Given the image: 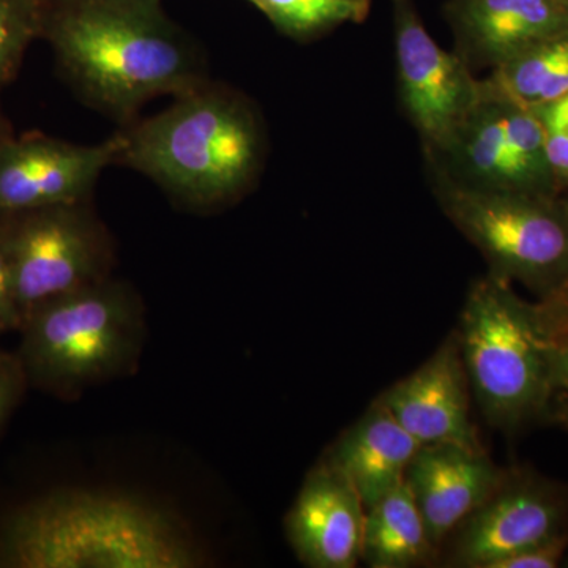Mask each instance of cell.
<instances>
[{
	"mask_svg": "<svg viewBox=\"0 0 568 568\" xmlns=\"http://www.w3.org/2000/svg\"><path fill=\"white\" fill-rule=\"evenodd\" d=\"M41 39L82 102L123 126L149 100L207 81L200 48L162 0H47Z\"/></svg>",
	"mask_w": 568,
	"mask_h": 568,
	"instance_id": "cell-1",
	"label": "cell"
},
{
	"mask_svg": "<svg viewBox=\"0 0 568 568\" xmlns=\"http://www.w3.org/2000/svg\"><path fill=\"white\" fill-rule=\"evenodd\" d=\"M205 560L174 515L121 493L55 489L0 521L2 568H194Z\"/></svg>",
	"mask_w": 568,
	"mask_h": 568,
	"instance_id": "cell-2",
	"label": "cell"
},
{
	"mask_svg": "<svg viewBox=\"0 0 568 568\" xmlns=\"http://www.w3.org/2000/svg\"><path fill=\"white\" fill-rule=\"evenodd\" d=\"M118 166L155 182L190 211L212 212L241 200L261 170L264 136L241 93L204 81L119 132Z\"/></svg>",
	"mask_w": 568,
	"mask_h": 568,
	"instance_id": "cell-3",
	"label": "cell"
},
{
	"mask_svg": "<svg viewBox=\"0 0 568 568\" xmlns=\"http://www.w3.org/2000/svg\"><path fill=\"white\" fill-rule=\"evenodd\" d=\"M17 354L29 387L77 399L140 364L145 308L123 280H103L52 298L26 316Z\"/></svg>",
	"mask_w": 568,
	"mask_h": 568,
	"instance_id": "cell-4",
	"label": "cell"
},
{
	"mask_svg": "<svg viewBox=\"0 0 568 568\" xmlns=\"http://www.w3.org/2000/svg\"><path fill=\"white\" fill-rule=\"evenodd\" d=\"M470 392L489 426L515 436L549 424L556 392L536 305L493 275L473 283L457 327Z\"/></svg>",
	"mask_w": 568,
	"mask_h": 568,
	"instance_id": "cell-5",
	"label": "cell"
},
{
	"mask_svg": "<svg viewBox=\"0 0 568 568\" xmlns=\"http://www.w3.org/2000/svg\"><path fill=\"white\" fill-rule=\"evenodd\" d=\"M440 209L489 267L537 301L568 278V212L558 196L463 189L433 179Z\"/></svg>",
	"mask_w": 568,
	"mask_h": 568,
	"instance_id": "cell-6",
	"label": "cell"
},
{
	"mask_svg": "<svg viewBox=\"0 0 568 568\" xmlns=\"http://www.w3.org/2000/svg\"><path fill=\"white\" fill-rule=\"evenodd\" d=\"M426 159L433 179L463 189L559 194L536 114L488 80L465 121Z\"/></svg>",
	"mask_w": 568,
	"mask_h": 568,
	"instance_id": "cell-7",
	"label": "cell"
},
{
	"mask_svg": "<svg viewBox=\"0 0 568 568\" xmlns=\"http://www.w3.org/2000/svg\"><path fill=\"white\" fill-rule=\"evenodd\" d=\"M3 216L22 323L52 298L112 276L114 242L91 201Z\"/></svg>",
	"mask_w": 568,
	"mask_h": 568,
	"instance_id": "cell-8",
	"label": "cell"
},
{
	"mask_svg": "<svg viewBox=\"0 0 568 568\" xmlns=\"http://www.w3.org/2000/svg\"><path fill=\"white\" fill-rule=\"evenodd\" d=\"M568 529V484L529 465L504 470L499 484L444 541L437 566L489 568Z\"/></svg>",
	"mask_w": 568,
	"mask_h": 568,
	"instance_id": "cell-9",
	"label": "cell"
},
{
	"mask_svg": "<svg viewBox=\"0 0 568 568\" xmlns=\"http://www.w3.org/2000/svg\"><path fill=\"white\" fill-rule=\"evenodd\" d=\"M394 9L399 93L425 153L436 151L457 130L481 95V81L459 54L426 32L413 0H390Z\"/></svg>",
	"mask_w": 568,
	"mask_h": 568,
	"instance_id": "cell-10",
	"label": "cell"
},
{
	"mask_svg": "<svg viewBox=\"0 0 568 568\" xmlns=\"http://www.w3.org/2000/svg\"><path fill=\"white\" fill-rule=\"evenodd\" d=\"M119 134L81 145L47 134L11 136L0 145V215L91 201L108 166L118 162Z\"/></svg>",
	"mask_w": 568,
	"mask_h": 568,
	"instance_id": "cell-11",
	"label": "cell"
},
{
	"mask_svg": "<svg viewBox=\"0 0 568 568\" xmlns=\"http://www.w3.org/2000/svg\"><path fill=\"white\" fill-rule=\"evenodd\" d=\"M366 508L345 474L323 457L306 474L284 517L295 558L310 568H354L362 562Z\"/></svg>",
	"mask_w": 568,
	"mask_h": 568,
	"instance_id": "cell-12",
	"label": "cell"
},
{
	"mask_svg": "<svg viewBox=\"0 0 568 568\" xmlns=\"http://www.w3.org/2000/svg\"><path fill=\"white\" fill-rule=\"evenodd\" d=\"M470 394L455 328L424 365L377 399L422 446L485 448L470 418Z\"/></svg>",
	"mask_w": 568,
	"mask_h": 568,
	"instance_id": "cell-13",
	"label": "cell"
},
{
	"mask_svg": "<svg viewBox=\"0 0 568 568\" xmlns=\"http://www.w3.org/2000/svg\"><path fill=\"white\" fill-rule=\"evenodd\" d=\"M504 470L485 448L457 444L418 448L405 480L439 551L448 536L495 491Z\"/></svg>",
	"mask_w": 568,
	"mask_h": 568,
	"instance_id": "cell-14",
	"label": "cell"
},
{
	"mask_svg": "<svg viewBox=\"0 0 568 568\" xmlns=\"http://www.w3.org/2000/svg\"><path fill=\"white\" fill-rule=\"evenodd\" d=\"M459 55L496 69L537 41L568 29L567 0H450Z\"/></svg>",
	"mask_w": 568,
	"mask_h": 568,
	"instance_id": "cell-15",
	"label": "cell"
},
{
	"mask_svg": "<svg viewBox=\"0 0 568 568\" xmlns=\"http://www.w3.org/2000/svg\"><path fill=\"white\" fill-rule=\"evenodd\" d=\"M420 447L376 398L323 457L345 474L368 510L405 481Z\"/></svg>",
	"mask_w": 568,
	"mask_h": 568,
	"instance_id": "cell-16",
	"label": "cell"
},
{
	"mask_svg": "<svg viewBox=\"0 0 568 568\" xmlns=\"http://www.w3.org/2000/svg\"><path fill=\"white\" fill-rule=\"evenodd\" d=\"M362 562L369 568L435 567L439 549L406 480L366 510Z\"/></svg>",
	"mask_w": 568,
	"mask_h": 568,
	"instance_id": "cell-17",
	"label": "cell"
},
{
	"mask_svg": "<svg viewBox=\"0 0 568 568\" xmlns=\"http://www.w3.org/2000/svg\"><path fill=\"white\" fill-rule=\"evenodd\" d=\"M488 81L523 106L534 110L568 92V29L537 41L493 69Z\"/></svg>",
	"mask_w": 568,
	"mask_h": 568,
	"instance_id": "cell-18",
	"label": "cell"
},
{
	"mask_svg": "<svg viewBox=\"0 0 568 568\" xmlns=\"http://www.w3.org/2000/svg\"><path fill=\"white\" fill-rule=\"evenodd\" d=\"M267 20L295 40L315 39L343 24L368 18L372 0H248Z\"/></svg>",
	"mask_w": 568,
	"mask_h": 568,
	"instance_id": "cell-19",
	"label": "cell"
},
{
	"mask_svg": "<svg viewBox=\"0 0 568 568\" xmlns=\"http://www.w3.org/2000/svg\"><path fill=\"white\" fill-rule=\"evenodd\" d=\"M47 0H0V88L17 78L26 52L43 36Z\"/></svg>",
	"mask_w": 568,
	"mask_h": 568,
	"instance_id": "cell-20",
	"label": "cell"
},
{
	"mask_svg": "<svg viewBox=\"0 0 568 568\" xmlns=\"http://www.w3.org/2000/svg\"><path fill=\"white\" fill-rule=\"evenodd\" d=\"M530 111L544 132L545 149L560 193L568 186V92Z\"/></svg>",
	"mask_w": 568,
	"mask_h": 568,
	"instance_id": "cell-21",
	"label": "cell"
},
{
	"mask_svg": "<svg viewBox=\"0 0 568 568\" xmlns=\"http://www.w3.org/2000/svg\"><path fill=\"white\" fill-rule=\"evenodd\" d=\"M21 324L22 315L11 263L9 227L6 216L0 215V338L10 332H20Z\"/></svg>",
	"mask_w": 568,
	"mask_h": 568,
	"instance_id": "cell-22",
	"label": "cell"
},
{
	"mask_svg": "<svg viewBox=\"0 0 568 568\" xmlns=\"http://www.w3.org/2000/svg\"><path fill=\"white\" fill-rule=\"evenodd\" d=\"M568 551V529L496 560L489 568H558Z\"/></svg>",
	"mask_w": 568,
	"mask_h": 568,
	"instance_id": "cell-23",
	"label": "cell"
},
{
	"mask_svg": "<svg viewBox=\"0 0 568 568\" xmlns=\"http://www.w3.org/2000/svg\"><path fill=\"white\" fill-rule=\"evenodd\" d=\"M29 388L28 376L17 351L9 353L0 349V432L9 424Z\"/></svg>",
	"mask_w": 568,
	"mask_h": 568,
	"instance_id": "cell-24",
	"label": "cell"
},
{
	"mask_svg": "<svg viewBox=\"0 0 568 568\" xmlns=\"http://www.w3.org/2000/svg\"><path fill=\"white\" fill-rule=\"evenodd\" d=\"M538 323L549 339L568 336V278L547 297L534 302Z\"/></svg>",
	"mask_w": 568,
	"mask_h": 568,
	"instance_id": "cell-25",
	"label": "cell"
},
{
	"mask_svg": "<svg viewBox=\"0 0 568 568\" xmlns=\"http://www.w3.org/2000/svg\"><path fill=\"white\" fill-rule=\"evenodd\" d=\"M548 355L556 392L568 396V336L549 339Z\"/></svg>",
	"mask_w": 568,
	"mask_h": 568,
	"instance_id": "cell-26",
	"label": "cell"
},
{
	"mask_svg": "<svg viewBox=\"0 0 568 568\" xmlns=\"http://www.w3.org/2000/svg\"><path fill=\"white\" fill-rule=\"evenodd\" d=\"M549 424H556L568 433V396L556 394Z\"/></svg>",
	"mask_w": 568,
	"mask_h": 568,
	"instance_id": "cell-27",
	"label": "cell"
},
{
	"mask_svg": "<svg viewBox=\"0 0 568 568\" xmlns=\"http://www.w3.org/2000/svg\"><path fill=\"white\" fill-rule=\"evenodd\" d=\"M11 136H13V130H11L9 119L6 118L2 108H0V145L9 141Z\"/></svg>",
	"mask_w": 568,
	"mask_h": 568,
	"instance_id": "cell-28",
	"label": "cell"
},
{
	"mask_svg": "<svg viewBox=\"0 0 568 568\" xmlns=\"http://www.w3.org/2000/svg\"><path fill=\"white\" fill-rule=\"evenodd\" d=\"M558 200L560 201V204H562L564 207H566V211L568 212V186H566V189H564L562 192H560L558 194Z\"/></svg>",
	"mask_w": 568,
	"mask_h": 568,
	"instance_id": "cell-29",
	"label": "cell"
},
{
	"mask_svg": "<svg viewBox=\"0 0 568 568\" xmlns=\"http://www.w3.org/2000/svg\"><path fill=\"white\" fill-rule=\"evenodd\" d=\"M562 567L568 568V551H567L566 558H564Z\"/></svg>",
	"mask_w": 568,
	"mask_h": 568,
	"instance_id": "cell-30",
	"label": "cell"
},
{
	"mask_svg": "<svg viewBox=\"0 0 568 568\" xmlns=\"http://www.w3.org/2000/svg\"><path fill=\"white\" fill-rule=\"evenodd\" d=\"M567 2H568V0H567Z\"/></svg>",
	"mask_w": 568,
	"mask_h": 568,
	"instance_id": "cell-31",
	"label": "cell"
}]
</instances>
